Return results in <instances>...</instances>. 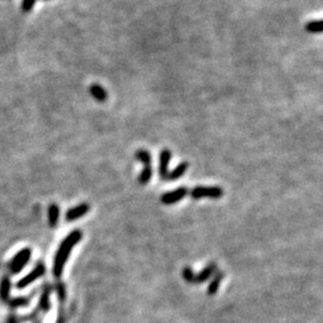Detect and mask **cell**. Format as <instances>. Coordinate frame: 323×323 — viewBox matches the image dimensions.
I'll return each instance as SVG.
<instances>
[{"label":"cell","instance_id":"cell-22","mask_svg":"<svg viewBox=\"0 0 323 323\" xmlns=\"http://www.w3.org/2000/svg\"><path fill=\"white\" fill-rule=\"evenodd\" d=\"M5 323H21V322H19V317L17 316V315H16L15 313H11L10 315H7Z\"/></svg>","mask_w":323,"mask_h":323},{"label":"cell","instance_id":"cell-15","mask_svg":"<svg viewBox=\"0 0 323 323\" xmlns=\"http://www.w3.org/2000/svg\"><path fill=\"white\" fill-rule=\"evenodd\" d=\"M225 274L221 271H217L214 273L213 275V279L211 281V284L208 285V289H207V294L208 296H213V294H216L217 292H218L219 290V286H221V283L222 280L224 279Z\"/></svg>","mask_w":323,"mask_h":323},{"label":"cell","instance_id":"cell-7","mask_svg":"<svg viewBox=\"0 0 323 323\" xmlns=\"http://www.w3.org/2000/svg\"><path fill=\"white\" fill-rule=\"evenodd\" d=\"M53 292V286L49 284H44L42 288V292H41L40 300H38L37 308L40 309V311L42 313H48L51 310V293Z\"/></svg>","mask_w":323,"mask_h":323},{"label":"cell","instance_id":"cell-8","mask_svg":"<svg viewBox=\"0 0 323 323\" xmlns=\"http://www.w3.org/2000/svg\"><path fill=\"white\" fill-rule=\"evenodd\" d=\"M91 210V206L88 202H83V204L76 206V207H72L67 210V212L65 214V219L67 222H73L77 219L84 217L89 211Z\"/></svg>","mask_w":323,"mask_h":323},{"label":"cell","instance_id":"cell-16","mask_svg":"<svg viewBox=\"0 0 323 323\" xmlns=\"http://www.w3.org/2000/svg\"><path fill=\"white\" fill-rule=\"evenodd\" d=\"M188 165L189 164L187 163V162H182V163H180L179 165L174 169V170L169 172L168 177H166V181L179 180L180 177H182L183 175L186 174V171L188 170Z\"/></svg>","mask_w":323,"mask_h":323},{"label":"cell","instance_id":"cell-24","mask_svg":"<svg viewBox=\"0 0 323 323\" xmlns=\"http://www.w3.org/2000/svg\"><path fill=\"white\" fill-rule=\"evenodd\" d=\"M35 323H42V322H41V321H40V320H37V321H36Z\"/></svg>","mask_w":323,"mask_h":323},{"label":"cell","instance_id":"cell-19","mask_svg":"<svg viewBox=\"0 0 323 323\" xmlns=\"http://www.w3.org/2000/svg\"><path fill=\"white\" fill-rule=\"evenodd\" d=\"M40 309L38 308H35V310L32 311V314L29 315H24V316H21L19 317V322L21 323H26V322H32V321H37L38 319V315H40Z\"/></svg>","mask_w":323,"mask_h":323},{"label":"cell","instance_id":"cell-1","mask_svg":"<svg viewBox=\"0 0 323 323\" xmlns=\"http://www.w3.org/2000/svg\"><path fill=\"white\" fill-rule=\"evenodd\" d=\"M83 237L82 230H73L66 238L61 242V244L58 248V252L54 258V264H53V275L57 279H60L63 275L64 267H65L66 261H67L69 254H71L72 249L76 246L78 242Z\"/></svg>","mask_w":323,"mask_h":323},{"label":"cell","instance_id":"cell-20","mask_svg":"<svg viewBox=\"0 0 323 323\" xmlns=\"http://www.w3.org/2000/svg\"><path fill=\"white\" fill-rule=\"evenodd\" d=\"M182 277H183V279L187 281V283L194 284V278H195V274H194V272L192 271L191 267H183Z\"/></svg>","mask_w":323,"mask_h":323},{"label":"cell","instance_id":"cell-18","mask_svg":"<svg viewBox=\"0 0 323 323\" xmlns=\"http://www.w3.org/2000/svg\"><path fill=\"white\" fill-rule=\"evenodd\" d=\"M305 30L310 34H321L323 32V19L320 21H311L305 24Z\"/></svg>","mask_w":323,"mask_h":323},{"label":"cell","instance_id":"cell-12","mask_svg":"<svg viewBox=\"0 0 323 323\" xmlns=\"http://www.w3.org/2000/svg\"><path fill=\"white\" fill-rule=\"evenodd\" d=\"M10 290H11V279L9 275H4L0 281V299L1 302L7 303L10 299Z\"/></svg>","mask_w":323,"mask_h":323},{"label":"cell","instance_id":"cell-2","mask_svg":"<svg viewBox=\"0 0 323 323\" xmlns=\"http://www.w3.org/2000/svg\"><path fill=\"white\" fill-rule=\"evenodd\" d=\"M135 158L138 161H140L144 164L143 171L140 172L138 177L139 185L145 186L150 182L152 177V168H151V153L147 150L140 149L135 152Z\"/></svg>","mask_w":323,"mask_h":323},{"label":"cell","instance_id":"cell-11","mask_svg":"<svg viewBox=\"0 0 323 323\" xmlns=\"http://www.w3.org/2000/svg\"><path fill=\"white\" fill-rule=\"evenodd\" d=\"M38 289H35L32 291V293H30L29 296H24V297H15V298H10L9 302L6 303L9 305V308L11 309H17L21 308V306H28L30 304V300L32 299V297L35 296L36 292H37Z\"/></svg>","mask_w":323,"mask_h":323},{"label":"cell","instance_id":"cell-17","mask_svg":"<svg viewBox=\"0 0 323 323\" xmlns=\"http://www.w3.org/2000/svg\"><path fill=\"white\" fill-rule=\"evenodd\" d=\"M53 291L57 292L58 299H59V302L61 303V304H63V303L66 300V296H67L65 284H64L61 280H57V281H55L54 286H53Z\"/></svg>","mask_w":323,"mask_h":323},{"label":"cell","instance_id":"cell-6","mask_svg":"<svg viewBox=\"0 0 323 323\" xmlns=\"http://www.w3.org/2000/svg\"><path fill=\"white\" fill-rule=\"evenodd\" d=\"M188 194V188L186 187H180L175 191L166 192L163 195L161 196V202L164 205H172L179 202L180 200H182L183 197Z\"/></svg>","mask_w":323,"mask_h":323},{"label":"cell","instance_id":"cell-10","mask_svg":"<svg viewBox=\"0 0 323 323\" xmlns=\"http://www.w3.org/2000/svg\"><path fill=\"white\" fill-rule=\"evenodd\" d=\"M217 272V264L214 262H211L210 264L205 267L199 274H195V278H194V284H201L205 283L206 280L210 279L212 275H214V273Z\"/></svg>","mask_w":323,"mask_h":323},{"label":"cell","instance_id":"cell-13","mask_svg":"<svg viewBox=\"0 0 323 323\" xmlns=\"http://www.w3.org/2000/svg\"><path fill=\"white\" fill-rule=\"evenodd\" d=\"M89 93H90L91 96H93L97 102L103 103V102L107 101V98H108L107 91H105V89L103 88L102 85L93 84L90 88H89Z\"/></svg>","mask_w":323,"mask_h":323},{"label":"cell","instance_id":"cell-23","mask_svg":"<svg viewBox=\"0 0 323 323\" xmlns=\"http://www.w3.org/2000/svg\"><path fill=\"white\" fill-rule=\"evenodd\" d=\"M66 319H65V310H64L63 306L59 308V313H58V320L55 323H65Z\"/></svg>","mask_w":323,"mask_h":323},{"label":"cell","instance_id":"cell-5","mask_svg":"<svg viewBox=\"0 0 323 323\" xmlns=\"http://www.w3.org/2000/svg\"><path fill=\"white\" fill-rule=\"evenodd\" d=\"M44 273H46V266H44V263L42 262V261L38 260L37 263H36V266L34 267V269H32L30 273H28L26 277L22 278L21 280H18V283L16 284V288L19 290L27 288L28 285H30L32 283H34V281L37 280L38 278L43 277Z\"/></svg>","mask_w":323,"mask_h":323},{"label":"cell","instance_id":"cell-21","mask_svg":"<svg viewBox=\"0 0 323 323\" xmlns=\"http://www.w3.org/2000/svg\"><path fill=\"white\" fill-rule=\"evenodd\" d=\"M36 0H22L21 4V9L23 12H30L32 10V7L35 6Z\"/></svg>","mask_w":323,"mask_h":323},{"label":"cell","instance_id":"cell-3","mask_svg":"<svg viewBox=\"0 0 323 323\" xmlns=\"http://www.w3.org/2000/svg\"><path fill=\"white\" fill-rule=\"evenodd\" d=\"M30 258H32V249L24 248V249L19 250L17 254L11 258L10 262L7 263V269H9L11 274H18L29 262Z\"/></svg>","mask_w":323,"mask_h":323},{"label":"cell","instance_id":"cell-14","mask_svg":"<svg viewBox=\"0 0 323 323\" xmlns=\"http://www.w3.org/2000/svg\"><path fill=\"white\" fill-rule=\"evenodd\" d=\"M59 218H60V207L58 206L57 204H53L49 205L48 207V224L49 226L53 227H57L58 223H59Z\"/></svg>","mask_w":323,"mask_h":323},{"label":"cell","instance_id":"cell-4","mask_svg":"<svg viewBox=\"0 0 323 323\" xmlns=\"http://www.w3.org/2000/svg\"><path fill=\"white\" fill-rule=\"evenodd\" d=\"M224 195V191L223 188L218 186H213V187H204V186H196L192 189L191 196L192 199L199 200L202 197H210V199H221Z\"/></svg>","mask_w":323,"mask_h":323},{"label":"cell","instance_id":"cell-9","mask_svg":"<svg viewBox=\"0 0 323 323\" xmlns=\"http://www.w3.org/2000/svg\"><path fill=\"white\" fill-rule=\"evenodd\" d=\"M171 160V151L168 149H164L160 155V176L163 181H166L169 175V162Z\"/></svg>","mask_w":323,"mask_h":323}]
</instances>
